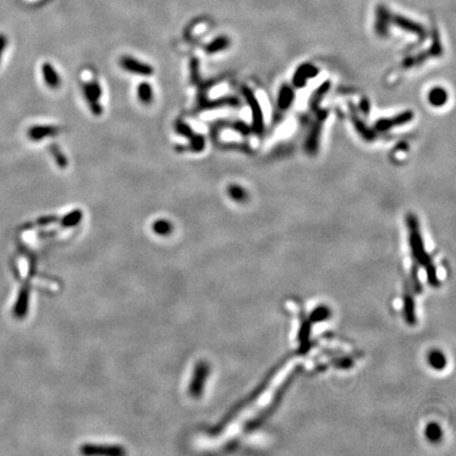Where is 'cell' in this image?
Here are the masks:
<instances>
[{
    "instance_id": "7",
    "label": "cell",
    "mask_w": 456,
    "mask_h": 456,
    "mask_svg": "<svg viewBox=\"0 0 456 456\" xmlns=\"http://www.w3.org/2000/svg\"><path fill=\"white\" fill-rule=\"evenodd\" d=\"M41 73H42V77H44V80L49 88L57 89L59 86H61V82H62L61 77H59V75L52 64L45 63L44 65H42Z\"/></svg>"
},
{
    "instance_id": "6",
    "label": "cell",
    "mask_w": 456,
    "mask_h": 456,
    "mask_svg": "<svg viewBox=\"0 0 456 456\" xmlns=\"http://www.w3.org/2000/svg\"><path fill=\"white\" fill-rule=\"evenodd\" d=\"M59 129L55 126H49V125H37L33 126L28 130V137L32 141H41L47 138L55 137L58 133Z\"/></svg>"
},
{
    "instance_id": "10",
    "label": "cell",
    "mask_w": 456,
    "mask_h": 456,
    "mask_svg": "<svg viewBox=\"0 0 456 456\" xmlns=\"http://www.w3.org/2000/svg\"><path fill=\"white\" fill-rule=\"evenodd\" d=\"M138 97L143 105H150L153 100V88L147 81L141 82L138 87Z\"/></svg>"
},
{
    "instance_id": "16",
    "label": "cell",
    "mask_w": 456,
    "mask_h": 456,
    "mask_svg": "<svg viewBox=\"0 0 456 456\" xmlns=\"http://www.w3.org/2000/svg\"><path fill=\"white\" fill-rule=\"evenodd\" d=\"M81 218V213H80V210H74L73 213L69 214V215H67L64 219V223L66 225H72V224H75V223H77L79 220Z\"/></svg>"
},
{
    "instance_id": "2",
    "label": "cell",
    "mask_w": 456,
    "mask_h": 456,
    "mask_svg": "<svg viewBox=\"0 0 456 456\" xmlns=\"http://www.w3.org/2000/svg\"><path fill=\"white\" fill-rule=\"evenodd\" d=\"M82 92L92 113H94L95 115L101 114L103 107L100 106L99 100L103 96V89H101L100 84L95 80L84 82L82 84Z\"/></svg>"
},
{
    "instance_id": "14",
    "label": "cell",
    "mask_w": 456,
    "mask_h": 456,
    "mask_svg": "<svg viewBox=\"0 0 456 456\" xmlns=\"http://www.w3.org/2000/svg\"><path fill=\"white\" fill-rule=\"evenodd\" d=\"M228 194L234 201H244L246 198V191H245L239 185H230L227 189Z\"/></svg>"
},
{
    "instance_id": "17",
    "label": "cell",
    "mask_w": 456,
    "mask_h": 456,
    "mask_svg": "<svg viewBox=\"0 0 456 456\" xmlns=\"http://www.w3.org/2000/svg\"><path fill=\"white\" fill-rule=\"evenodd\" d=\"M170 228H171V225L170 223H168L167 221H157L155 224H154V230L158 233H165V232H168L169 230H170Z\"/></svg>"
},
{
    "instance_id": "8",
    "label": "cell",
    "mask_w": 456,
    "mask_h": 456,
    "mask_svg": "<svg viewBox=\"0 0 456 456\" xmlns=\"http://www.w3.org/2000/svg\"><path fill=\"white\" fill-rule=\"evenodd\" d=\"M244 95L247 97L249 101V105L252 109V116H253V121H255V129L257 131H261V129L263 128V127H262V115H261V111L259 109V105L257 103V100L251 95V92L248 91L247 89H244Z\"/></svg>"
},
{
    "instance_id": "12",
    "label": "cell",
    "mask_w": 456,
    "mask_h": 456,
    "mask_svg": "<svg viewBox=\"0 0 456 456\" xmlns=\"http://www.w3.org/2000/svg\"><path fill=\"white\" fill-rule=\"evenodd\" d=\"M447 99V93L443 90L436 88L430 92L429 94V101L434 106H442L446 103Z\"/></svg>"
},
{
    "instance_id": "5",
    "label": "cell",
    "mask_w": 456,
    "mask_h": 456,
    "mask_svg": "<svg viewBox=\"0 0 456 456\" xmlns=\"http://www.w3.org/2000/svg\"><path fill=\"white\" fill-rule=\"evenodd\" d=\"M392 21V15L384 4H378L376 10L375 30L379 36H386Z\"/></svg>"
},
{
    "instance_id": "11",
    "label": "cell",
    "mask_w": 456,
    "mask_h": 456,
    "mask_svg": "<svg viewBox=\"0 0 456 456\" xmlns=\"http://www.w3.org/2000/svg\"><path fill=\"white\" fill-rule=\"evenodd\" d=\"M404 315L410 324H415L416 318L415 309H414V299L413 296H411L410 294H407L404 298Z\"/></svg>"
},
{
    "instance_id": "3",
    "label": "cell",
    "mask_w": 456,
    "mask_h": 456,
    "mask_svg": "<svg viewBox=\"0 0 456 456\" xmlns=\"http://www.w3.org/2000/svg\"><path fill=\"white\" fill-rule=\"evenodd\" d=\"M120 65L122 67V69L132 73V74H138L142 76H150L153 74L154 70L150 65L140 62L139 59L134 58L129 55H125L121 58Z\"/></svg>"
},
{
    "instance_id": "13",
    "label": "cell",
    "mask_w": 456,
    "mask_h": 456,
    "mask_svg": "<svg viewBox=\"0 0 456 456\" xmlns=\"http://www.w3.org/2000/svg\"><path fill=\"white\" fill-rule=\"evenodd\" d=\"M429 362L430 365L436 370H442L446 367V358L444 355L438 351H433L432 353H430Z\"/></svg>"
},
{
    "instance_id": "15",
    "label": "cell",
    "mask_w": 456,
    "mask_h": 456,
    "mask_svg": "<svg viewBox=\"0 0 456 456\" xmlns=\"http://www.w3.org/2000/svg\"><path fill=\"white\" fill-rule=\"evenodd\" d=\"M426 434L431 442H438L442 437V431L438 425L431 424L427 428Z\"/></svg>"
},
{
    "instance_id": "19",
    "label": "cell",
    "mask_w": 456,
    "mask_h": 456,
    "mask_svg": "<svg viewBox=\"0 0 456 456\" xmlns=\"http://www.w3.org/2000/svg\"><path fill=\"white\" fill-rule=\"evenodd\" d=\"M6 46H7V38L4 34L0 33V62H1V58L6 49Z\"/></svg>"
},
{
    "instance_id": "4",
    "label": "cell",
    "mask_w": 456,
    "mask_h": 456,
    "mask_svg": "<svg viewBox=\"0 0 456 456\" xmlns=\"http://www.w3.org/2000/svg\"><path fill=\"white\" fill-rule=\"evenodd\" d=\"M392 21L396 25V27H398V28H400V29H402L404 31H407V32L416 34V35L420 39H425L426 38L427 33H426L425 28L422 27L421 24L407 18V17L401 16V15H394V16H392Z\"/></svg>"
},
{
    "instance_id": "1",
    "label": "cell",
    "mask_w": 456,
    "mask_h": 456,
    "mask_svg": "<svg viewBox=\"0 0 456 456\" xmlns=\"http://www.w3.org/2000/svg\"><path fill=\"white\" fill-rule=\"evenodd\" d=\"M408 223H409V228H410V242H411V247L413 250V255L414 257H415L416 260H418L419 263L424 264L426 266L430 283L433 284L434 286H438L439 282H438V279L436 276V270H435L434 265L432 264V260L430 259V257L425 251L424 243H422L421 236L418 230L417 219L414 216H409Z\"/></svg>"
},
{
    "instance_id": "9",
    "label": "cell",
    "mask_w": 456,
    "mask_h": 456,
    "mask_svg": "<svg viewBox=\"0 0 456 456\" xmlns=\"http://www.w3.org/2000/svg\"><path fill=\"white\" fill-rule=\"evenodd\" d=\"M230 45V39L227 36H219L215 38L213 41H210L206 46L205 50L208 54H216L219 52H222L225 49H227Z\"/></svg>"
},
{
    "instance_id": "18",
    "label": "cell",
    "mask_w": 456,
    "mask_h": 456,
    "mask_svg": "<svg viewBox=\"0 0 456 456\" xmlns=\"http://www.w3.org/2000/svg\"><path fill=\"white\" fill-rule=\"evenodd\" d=\"M52 152H53V155L55 156V159H56V163L58 164V166H61V167H65L67 165V162H66V158L65 156L61 153V151H59L58 149H55V148H52Z\"/></svg>"
}]
</instances>
